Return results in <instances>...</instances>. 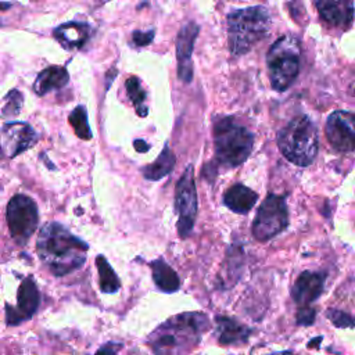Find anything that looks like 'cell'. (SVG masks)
<instances>
[{
	"label": "cell",
	"mask_w": 355,
	"mask_h": 355,
	"mask_svg": "<svg viewBox=\"0 0 355 355\" xmlns=\"http://www.w3.org/2000/svg\"><path fill=\"white\" fill-rule=\"evenodd\" d=\"M151 270H153V279L157 287L165 293H175L179 286L180 280L178 277V273L162 259H155L151 262Z\"/></svg>",
	"instance_id": "20"
},
{
	"label": "cell",
	"mask_w": 355,
	"mask_h": 355,
	"mask_svg": "<svg viewBox=\"0 0 355 355\" xmlns=\"http://www.w3.org/2000/svg\"><path fill=\"white\" fill-rule=\"evenodd\" d=\"M94 355H116V352L111 347H104V348L98 349Z\"/></svg>",
	"instance_id": "30"
},
{
	"label": "cell",
	"mask_w": 355,
	"mask_h": 355,
	"mask_svg": "<svg viewBox=\"0 0 355 355\" xmlns=\"http://www.w3.org/2000/svg\"><path fill=\"white\" fill-rule=\"evenodd\" d=\"M126 92L129 98L132 100V104L136 108V112L140 116L147 115V105H146V92L141 87V83L137 76H129L126 80Z\"/></svg>",
	"instance_id": "23"
},
{
	"label": "cell",
	"mask_w": 355,
	"mask_h": 355,
	"mask_svg": "<svg viewBox=\"0 0 355 355\" xmlns=\"http://www.w3.org/2000/svg\"><path fill=\"white\" fill-rule=\"evenodd\" d=\"M175 162H176V158L173 153L171 151L169 146L165 144L158 158L153 164L143 168V175L148 180H159L164 176L171 173V171L175 166Z\"/></svg>",
	"instance_id": "21"
},
{
	"label": "cell",
	"mask_w": 355,
	"mask_h": 355,
	"mask_svg": "<svg viewBox=\"0 0 355 355\" xmlns=\"http://www.w3.org/2000/svg\"><path fill=\"white\" fill-rule=\"evenodd\" d=\"M315 320V309L311 306H301L297 312V323L298 324H312Z\"/></svg>",
	"instance_id": "27"
},
{
	"label": "cell",
	"mask_w": 355,
	"mask_h": 355,
	"mask_svg": "<svg viewBox=\"0 0 355 355\" xmlns=\"http://www.w3.org/2000/svg\"><path fill=\"white\" fill-rule=\"evenodd\" d=\"M266 65L270 85L275 90L288 89L300 73L301 43L295 35L280 36L266 54Z\"/></svg>",
	"instance_id": "6"
},
{
	"label": "cell",
	"mask_w": 355,
	"mask_h": 355,
	"mask_svg": "<svg viewBox=\"0 0 355 355\" xmlns=\"http://www.w3.org/2000/svg\"><path fill=\"white\" fill-rule=\"evenodd\" d=\"M39 212L35 201L24 194L14 196L7 205V223L14 241L24 245L35 233Z\"/></svg>",
	"instance_id": "8"
},
{
	"label": "cell",
	"mask_w": 355,
	"mask_h": 355,
	"mask_svg": "<svg viewBox=\"0 0 355 355\" xmlns=\"http://www.w3.org/2000/svg\"><path fill=\"white\" fill-rule=\"evenodd\" d=\"M327 318L331 320V323L337 327H352L354 326V322H352V318L343 312V311H338V309H329L327 311Z\"/></svg>",
	"instance_id": "25"
},
{
	"label": "cell",
	"mask_w": 355,
	"mask_h": 355,
	"mask_svg": "<svg viewBox=\"0 0 355 355\" xmlns=\"http://www.w3.org/2000/svg\"><path fill=\"white\" fill-rule=\"evenodd\" d=\"M355 118L351 111H334L326 122V137L340 153H351L355 144Z\"/></svg>",
	"instance_id": "10"
},
{
	"label": "cell",
	"mask_w": 355,
	"mask_h": 355,
	"mask_svg": "<svg viewBox=\"0 0 355 355\" xmlns=\"http://www.w3.org/2000/svg\"><path fill=\"white\" fill-rule=\"evenodd\" d=\"M69 123L78 137L83 140L92 139V130L87 123V112L83 105H78L76 108H73V111L69 114Z\"/></svg>",
	"instance_id": "24"
},
{
	"label": "cell",
	"mask_w": 355,
	"mask_h": 355,
	"mask_svg": "<svg viewBox=\"0 0 355 355\" xmlns=\"http://www.w3.org/2000/svg\"><path fill=\"white\" fill-rule=\"evenodd\" d=\"M37 140V135L29 123L8 122L0 128V154L14 158L28 150Z\"/></svg>",
	"instance_id": "11"
},
{
	"label": "cell",
	"mask_w": 355,
	"mask_h": 355,
	"mask_svg": "<svg viewBox=\"0 0 355 355\" xmlns=\"http://www.w3.org/2000/svg\"><path fill=\"white\" fill-rule=\"evenodd\" d=\"M92 28L86 22H65L54 29V37L67 50L82 47L90 37Z\"/></svg>",
	"instance_id": "16"
},
{
	"label": "cell",
	"mask_w": 355,
	"mask_h": 355,
	"mask_svg": "<svg viewBox=\"0 0 355 355\" xmlns=\"http://www.w3.org/2000/svg\"><path fill=\"white\" fill-rule=\"evenodd\" d=\"M320 18L333 25L348 28L352 24L354 18V4L352 1H331V0H320L315 3Z\"/></svg>",
	"instance_id": "15"
},
{
	"label": "cell",
	"mask_w": 355,
	"mask_h": 355,
	"mask_svg": "<svg viewBox=\"0 0 355 355\" xmlns=\"http://www.w3.org/2000/svg\"><path fill=\"white\" fill-rule=\"evenodd\" d=\"M209 323L204 313L184 312L159 324L147 340L155 355H184L201 340Z\"/></svg>",
	"instance_id": "2"
},
{
	"label": "cell",
	"mask_w": 355,
	"mask_h": 355,
	"mask_svg": "<svg viewBox=\"0 0 355 355\" xmlns=\"http://www.w3.org/2000/svg\"><path fill=\"white\" fill-rule=\"evenodd\" d=\"M214 147L218 162L234 168L250 157L254 147V135L232 116L220 118L214 125Z\"/></svg>",
	"instance_id": "5"
},
{
	"label": "cell",
	"mask_w": 355,
	"mask_h": 355,
	"mask_svg": "<svg viewBox=\"0 0 355 355\" xmlns=\"http://www.w3.org/2000/svg\"><path fill=\"white\" fill-rule=\"evenodd\" d=\"M10 7H11L10 3H0V10H7Z\"/></svg>",
	"instance_id": "31"
},
{
	"label": "cell",
	"mask_w": 355,
	"mask_h": 355,
	"mask_svg": "<svg viewBox=\"0 0 355 355\" xmlns=\"http://www.w3.org/2000/svg\"><path fill=\"white\" fill-rule=\"evenodd\" d=\"M175 208L178 214V233L184 239L191 233L197 218V190L191 165L184 169L176 183Z\"/></svg>",
	"instance_id": "9"
},
{
	"label": "cell",
	"mask_w": 355,
	"mask_h": 355,
	"mask_svg": "<svg viewBox=\"0 0 355 355\" xmlns=\"http://www.w3.org/2000/svg\"><path fill=\"white\" fill-rule=\"evenodd\" d=\"M270 15L263 6L234 10L227 15L229 49L233 55H243L268 36Z\"/></svg>",
	"instance_id": "3"
},
{
	"label": "cell",
	"mask_w": 355,
	"mask_h": 355,
	"mask_svg": "<svg viewBox=\"0 0 355 355\" xmlns=\"http://www.w3.org/2000/svg\"><path fill=\"white\" fill-rule=\"evenodd\" d=\"M272 355H294V354L288 352V351H282V352H276V354H272Z\"/></svg>",
	"instance_id": "32"
},
{
	"label": "cell",
	"mask_w": 355,
	"mask_h": 355,
	"mask_svg": "<svg viewBox=\"0 0 355 355\" xmlns=\"http://www.w3.org/2000/svg\"><path fill=\"white\" fill-rule=\"evenodd\" d=\"M198 35V25L187 22L182 26L176 37V57H178V75L183 82H190L193 76L191 54L194 42Z\"/></svg>",
	"instance_id": "13"
},
{
	"label": "cell",
	"mask_w": 355,
	"mask_h": 355,
	"mask_svg": "<svg viewBox=\"0 0 355 355\" xmlns=\"http://www.w3.org/2000/svg\"><path fill=\"white\" fill-rule=\"evenodd\" d=\"M154 33H155L154 29H151V31H148V32L135 31V32L132 33V40H133V43H135L136 46H147V44H150V43L153 42Z\"/></svg>",
	"instance_id": "28"
},
{
	"label": "cell",
	"mask_w": 355,
	"mask_h": 355,
	"mask_svg": "<svg viewBox=\"0 0 355 355\" xmlns=\"http://www.w3.org/2000/svg\"><path fill=\"white\" fill-rule=\"evenodd\" d=\"M18 305L12 308L6 305V318L8 324H18L25 319H29L39 306V290L32 277L24 279L18 288Z\"/></svg>",
	"instance_id": "12"
},
{
	"label": "cell",
	"mask_w": 355,
	"mask_h": 355,
	"mask_svg": "<svg viewBox=\"0 0 355 355\" xmlns=\"http://www.w3.org/2000/svg\"><path fill=\"white\" fill-rule=\"evenodd\" d=\"M323 286H324L323 273L305 270L297 277L294 283V287L291 290L293 300L300 306H308L322 294Z\"/></svg>",
	"instance_id": "14"
},
{
	"label": "cell",
	"mask_w": 355,
	"mask_h": 355,
	"mask_svg": "<svg viewBox=\"0 0 355 355\" xmlns=\"http://www.w3.org/2000/svg\"><path fill=\"white\" fill-rule=\"evenodd\" d=\"M36 251L53 275L64 276L85 263L89 245L62 225L49 222L39 232Z\"/></svg>",
	"instance_id": "1"
},
{
	"label": "cell",
	"mask_w": 355,
	"mask_h": 355,
	"mask_svg": "<svg viewBox=\"0 0 355 355\" xmlns=\"http://www.w3.org/2000/svg\"><path fill=\"white\" fill-rule=\"evenodd\" d=\"M69 75L68 71L64 67L58 65H51L39 72L35 83H33V90L39 96H44L46 93L54 90V89H61L68 83Z\"/></svg>",
	"instance_id": "18"
},
{
	"label": "cell",
	"mask_w": 355,
	"mask_h": 355,
	"mask_svg": "<svg viewBox=\"0 0 355 355\" xmlns=\"http://www.w3.org/2000/svg\"><path fill=\"white\" fill-rule=\"evenodd\" d=\"M216 336L220 344H239L247 341L250 336V329L236 319L227 316H216Z\"/></svg>",
	"instance_id": "19"
},
{
	"label": "cell",
	"mask_w": 355,
	"mask_h": 355,
	"mask_svg": "<svg viewBox=\"0 0 355 355\" xmlns=\"http://www.w3.org/2000/svg\"><path fill=\"white\" fill-rule=\"evenodd\" d=\"M8 104L4 107V115H15L19 112L22 105V94L18 90H11L7 94Z\"/></svg>",
	"instance_id": "26"
},
{
	"label": "cell",
	"mask_w": 355,
	"mask_h": 355,
	"mask_svg": "<svg viewBox=\"0 0 355 355\" xmlns=\"http://www.w3.org/2000/svg\"><path fill=\"white\" fill-rule=\"evenodd\" d=\"M288 225L286 200L277 194H269L259 205L252 223V236L258 241H266L282 233Z\"/></svg>",
	"instance_id": "7"
},
{
	"label": "cell",
	"mask_w": 355,
	"mask_h": 355,
	"mask_svg": "<svg viewBox=\"0 0 355 355\" xmlns=\"http://www.w3.org/2000/svg\"><path fill=\"white\" fill-rule=\"evenodd\" d=\"M96 266L98 270V286L103 293H116L121 287V282L103 255H97Z\"/></svg>",
	"instance_id": "22"
},
{
	"label": "cell",
	"mask_w": 355,
	"mask_h": 355,
	"mask_svg": "<svg viewBox=\"0 0 355 355\" xmlns=\"http://www.w3.org/2000/svg\"><path fill=\"white\" fill-rule=\"evenodd\" d=\"M133 146H135L136 151H139V153H144V151H147L150 148V146L146 141H143V140H135Z\"/></svg>",
	"instance_id": "29"
},
{
	"label": "cell",
	"mask_w": 355,
	"mask_h": 355,
	"mask_svg": "<svg viewBox=\"0 0 355 355\" xmlns=\"http://www.w3.org/2000/svg\"><path fill=\"white\" fill-rule=\"evenodd\" d=\"M277 146L282 154L297 166L311 165L319 150L318 130L306 115L291 119L279 133Z\"/></svg>",
	"instance_id": "4"
},
{
	"label": "cell",
	"mask_w": 355,
	"mask_h": 355,
	"mask_svg": "<svg viewBox=\"0 0 355 355\" xmlns=\"http://www.w3.org/2000/svg\"><path fill=\"white\" fill-rule=\"evenodd\" d=\"M257 200L258 194L241 183L230 186L223 194L225 205L237 214H247L255 205Z\"/></svg>",
	"instance_id": "17"
}]
</instances>
